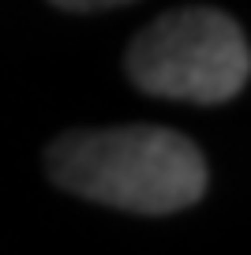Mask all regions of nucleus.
Returning a JSON list of instances; mask_svg holds the SVG:
<instances>
[{
    "label": "nucleus",
    "mask_w": 251,
    "mask_h": 255,
    "mask_svg": "<svg viewBox=\"0 0 251 255\" xmlns=\"http://www.w3.org/2000/svg\"><path fill=\"white\" fill-rule=\"evenodd\" d=\"M68 11H98V8H120V4H131V0H53Z\"/></svg>",
    "instance_id": "nucleus-3"
},
{
    "label": "nucleus",
    "mask_w": 251,
    "mask_h": 255,
    "mask_svg": "<svg viewBox=\"0 0 251 255\" xmlns=\"http://www.w3.org/2000/svg\"><path fill=\"white\" fill-rule=\"evenodd\" d=\"M56 188L135 214H176L203 199L206 161L173 128L127 124L60 135L45 154Z\"/></svg>",
    "instance_id": "nucleus-1"
},
{
    "label": "nucleus",
    "mask_w": 251,
    "mask_h": 255,
    "mask_svg": "<svg viewBox=\"0 0 251 255\" xmlns=\"http://www.w3.org/2000/svg\"><path fill=\"white\" fill-rule=\"evenodd\" d=\"M124 68L142 94L218 105L251 79V45L225 11L176 8L131 41Z\"/></svg>",
    "instance_id": "nucleus-2"
}]
</instances>
